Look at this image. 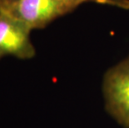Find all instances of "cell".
I'll use <instances>...</instances> for the list:
<instances>
[{"mask_svg":"<svg viewBox=\"0 0 129 128\" xmlns=\"http://www.w3.org/2000/svg\"><path fill=\"white\" fill-rule=\"evenodd\" d=\"M31 30L4 11L0 10V59L12 56L22 60L36 55L33 44Z\"/></svg>","mask_w":129,"mask_h":128,"instance_id":"cell-3","label":"cell"},{"mask_svg":"<svg viewBox=\"0 0 129 128\" xmlns=\"http://www.w3.org/2000/svg\"><path fill=\"white\" fill-rule=\"evenodd\" d=\"M102 92L109 116L121 126L129 128V55L105 72Z\"/></svg>","mask_w":129,"mask_h":128,"instance_id":"cell-1","label":"cell"},{"mask_svg":"<svg viewBox=\"0 0 129 128\" xmlns=\"http://www.w3.org/2000/svg\"><path fill=\"white\" fill-rule=\"evenodd\" d=\"M0 10L31 31L45 28L57 18L70 13L63 0H8L0 4Z\"/></svg>","mask_w":129,"mask_h":128,"instance_id":"cell-2","label":"cell"},{"mask_svg":"<svg viewBox=\"0 0 129 128\" xmlns=\"http://www.w3.org/2000/svg\"><path fill=\"white\" fill-rule=\"evenodd\" d=\"M6 1H8V0H0V4H3L4 2H6Z\"/></svg>","mask_w":129,"mask_h":128,"instance_id":"cell-5","label":"cell"},{"mask_svg":"<svg viewBox=\"0 0 129 128\" xmlns=\"http://www.w3.org/2000/svg\"><path fill=\"white\" fill-rule=\"evenodd\" d=\"M70 12L85 3H96L99 4L118 8L123 10H129V0H63Z\"/></svg>","mask_w":129,"mask_h":128,"instance_id":"cell-4","label":"cell"}]
</instances>
